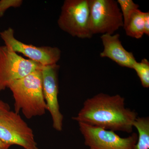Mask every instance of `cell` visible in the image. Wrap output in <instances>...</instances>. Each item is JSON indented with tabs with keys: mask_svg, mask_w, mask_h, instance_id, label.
<instances>
[{
	"mask_svg": "<svg viewBox=\"0 0 149 149\" xmlns=\"http://www.w3.org/2000/svg\"><path fill=\"white\" fill-rule=\"evenodd\" d=\"M119 34H103L100 37L103 50L100 54L102 58H108L120 66L132 69L137 61L133 53L126 50L122 45Z\"/></svg>",
	"mask_w": 149,
	"mask_h": 149,
	"instance_id": "cell-10",
	"label": "cell"
},
{
	"mask_svg": "<svg viewBox=\"0 0 149 149\" xmlns=\"http://www.w3.org/2000/svg\"><path fill=\"white\" fill-rule=\"evenodd\" d=\"M57 64L43 66L42 68L43 92L47 109L50 113L54 128L62 130L63 116L60 110L58 101V85Z\"/></svg>",
	"mask_w": 149,
	"mask_h": 149,
	"instance_id": "cell-9",
	"label": "cell"
},
{
	"mask_svg": "<svg viewBox=\"0 0 149 149\" xmlns=\"http://www.w3.org/2000/svg\"><path fill=\"white\" fill-rule=\"evenodd\" d=\"M0 140L10 146L39 149L33 130L18 113L10 110L0 113Z\"/></svg>",
	"mask_w": 149,
	"mask_h": 149,
	"instance_id": "cell-6",
	"label": "cell"
},
{
	"mask_svg": "<svg viewBox=\"0 0 149 149\" xmlns=\"http://www.w3.org/2000/svg\"><path fill=\"white\" fill-rule=\"evenodd\" d=\"M78 123L85 144L90 149H135L138 140V134L136 133L123 138L112 130Z\"/></svg>",
	"mask_w": 149,
	"mask_h": 149,
	"instance_id": "cell-7",
	"label": "cell"
},
{
	"mask_svg": "<svg viewBox=\"0 0 149 149\" xmlns=\"http://www.w3.org/2000/svg\"><path fill=\"white\" fill-rule=\"evenodd\" d=\"M10 110V108L8 104L0 100V113L3 112Z\"/></svg>",
	"mask_w": 149,
	"mask_h": 149,
	"instance_id": "cell-17",
	"label": "cell"
},
{
	"mask_svg": "<svg viewBox=\"0 0 149 149\" xmlns=\"http://www.w3.org/2000/svg\"><path fill=\"white\" fill-rule=\"evenodd\" d=\"M133 125L138 131L135 149H149V117H137Z\"/></svg>",
	"mask_w": 149,
	"mask_h": 149,
	"instance_id": "cell-12",
	"label": "cell"
},
{
	"mask_svg": "<svg viewBox=\"0 0 149 149\" xmlns=\"http://www.w3.org/2000/svg\"><path fill=\"white\" fill-rule=\"evenodd\" d=\"M0 36L5 45L10 47L14 52L22 54L42 66L57 64L60 59L61 52L59 48L47 46L37 47L24 44L15 38L12 28L0 32Z\"/></svg>",
	"mask_w": 149,
	"mask_h": 149,
	"instance_id": "cell-8",
	"label": "cell"
},
{
	"mask_svg": "<svg viewBox=\"0 0 149 149\" xmlns=\"http://www.w3.org/2000/svg\"><path fill=\"white\" fill-rule=\"evenodd\" d=\"M132 69L136 71L144 88H149V62L144 58L141 62L136 61L133 65Z\"/></svg>",
	"mask_w": 149,
	"mask_h": 149,
	"instance_id": "cell-13",
	"label": "cell"
},
{
	"mask_svg": "<svg viewBox=\"0 0 149 149\" xmlns=\"http://www.w3.org/2000/svg\"><path fill=\"white\" fill-rule=\"evenodd\" d=\"M42 66L19 55L8 46H0V92L8 88L13 81L41 69Z\"/></svg>",
	"mask_w": 149,
	"mask_h": 149,
	"instance_id": "cell-5",
	"label": "cell"
},
{
	"mask_svg": "<svg viewBox=\"0 0 149 149\" xmlns=\"http://www.w3.org/2000/svg\"><path fill=\"white\" fill-rule=\"evenodd\" d=\"M137 117L136 111L125 107L123 97L101 93L86 100L77 116L72 118L105 130L130 133Z\"/></svg>",
	"mask_w": 149,
	"mask_h": 149,
	"instance_id": "cell-1",
	"label": "cell"
},
{
	"mask_svg": "<svg viewBox=\"0 0 149 149\" xmlns=\"http://www.w3.org/2000/svg\"><path fill=\"white\" fill-rule=\"evenodd\" d=\"M89 0H65L58 19L59 27L73 37L91 39Z\"/></svg>",
	"mask_w": 149,
	"mask_h": 149,
	"instance_id": "cell-3",
	"label": "cell"
},
{
	"mask_svg": "<svg viewBox=\"0 0 149 149\" xmlns=\"http://www.w3.org/2000/svg\"><path fill=\"white\" fill-rule=\"evenodd\" d=\"M117 2L122 13L123 27L128 23L133 13L139 9V6L132 0H118Z\"/></svg>",
	"mask_w": 149,
	"mask_h": 149,
	"instance_id": "cell-14",
	"label": "cell"
},
{
	"mask_svg": "<svg viewBox=\"0 0 149 149\" xmlns=\"http://www.w3.org/2000/svg\"><path fill=\"white\" fill-rule=\"evenodd\" d=\"M144 22L145 12L137 10L132 15L127 24L123 27L126 35L136 39L142 38L145 35Z\"/></svg>",
	"mask_w": 149,
	"mask_h": 149,
	"instance_id": "cell-11",
	"label": "cell"
},
{
	"mask_svg": "<svg viewBox=\"0 0 149 149\" xmlns=\"http://www.w3.org/2000/svg\"><path fill=\"white\" fill-rule=\"evenodd\" d=\"M145 35L149 36V12H145V22H144Z\"/></svg>",
	"mask_w": 149,
	"mask_h": 149,
	"instance_id": "cell-16",
	"label": "cell"
},
{
	"mask_svg": "<svg viewBox=\"0 0 149 149\" xmlns=\"http://www.w3.org/2000/svg\"><path fill=\"white\" fill-rule=\"evenodd\" d=\"M22 0H1L0 1V17L4 14L6 11L10 8L19 7L22 4Z\"/></svg>",
	"mask_w": 149,
	"mask_h": 149,
	"instance_id": "cell-15",
	"label": "cell"
},
{
	"mask_svg": "<svg viewBox=\"0 0 149 149\" xmlns=\"http://www.w3.org/2000/svg\"><path fill=\"white\" fill-rule=\"evenodd\" d=\"M42 68L13 81L8 87L14 99L15 112L18 113L21 110L27 119L42 116L47 110L43 95Z\"/></svg>",
	"mask_w": 149,
	"mask_h": 149,
	"instance_id": "cell-2",
	"label": "cell"
},
{
	"mask_svg": "<svg viewBox=\"0 0 149 149\" xmlns=\"http://www.w3.org/2000/svg\"><path fill=\"white\" fill-rule=\"evenodd\" d=\"M10 146L7 145L0 140V149H8Z\"/></svg>",
	"mask_w": 149,
	"mask_h": 149,
	"instance_id": "cell-18",
	"label": "cell"
},
{
	"mask_svg": "<svg viewBox=\"0 0 149 149\" xmlns=\"http://www.w3.org/2000/svg\"><path fill=\"white\" fill-rule=\"evenodd\" d=\"M90 30L95 34L113 35L123 27V18L117 1L89 0Z\"/></svg>",
	"mask_w": 149,
	"mask_h": 149,
	"instance_id": "cell-4",
	"label": "cell"
}]
</instances>
